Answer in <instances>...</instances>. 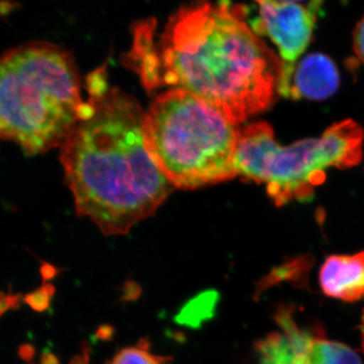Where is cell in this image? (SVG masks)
<instances>
[{"mask_svg":"<svg viewBox=\"0 0 364 364\" xmlns=\"http://www.w3.org/2000/svg\"><path fill=\"white\" fill-rule=\"evenodd\" d=\"M308 364H363L350 347L323 338L322 335L313 342Z\"/></svg>","mask_w":364,"mask_h":364,"instance_id":"cell-12","label":"cell"},{"mask_svg":"<svg viewBox=\"0 0 364 364\" xmlns=\"http://www.w3.org/2000/svg\"><path fill=\"white\" fill-rule=\"evenodd\" d=\"M340 85L338 69L329 57L311 54L299 63H282L277 91L293 100H321L336 92Z\"/></svg>","mask_w":364,"mask_h":364,"instance_id":"cell-7","label":"cell"},{"mask_svg":"<svg viewBox=\"0 0 364 364\" xmlns=\"http://www.w3.org/2000/svg\"><path fill=\"white\" fill-rule=\"evenodd\" d=\"M21 301V294H9L0 291V318L9 310H16L20 308Z\"/></svg>","mask_w":364,"mask_h":364,"instance_id":"cell-16","label":"cell"},{"mask_svg":"<svg viewBox=\"0 0 364 364\" xmlns=\"http://www.w3.org/2000/svg\"><path fill=\"white\" fill-rule=\"evenodd\" d=\"M87 85L90 97L60 161L79 217L105 235H126L156 213L173 186L148 153L145 114L135 98L107 85L104 69Z\"/></svg>","mask_w":364,"mask_h":364,"instance_id":"cell-2","label":"cell"},{"mask_svg":"<svg viewBox=\"0 0 364 364\" xmlns=\"http://www.w3.org/2000/svg\"><path fill=\"white\" fill-rule=\"evenodd\" d=\"M53 294H54V287L49 284V286L43 287L38 291L26 294L23 298V301L33 310L37 311V312H44L49 308Z\"/></svg>","mask_w":364,"mask_h":364,"instance_id":"cell-15","label":"cell"},{"mask_svg":"<svg viewBox=\"0 0 364 364\" xmlns=\"http://www.w3.org/2000/svg\"><path fill=\"white\" fill-rule=\"evenodd\" d=\"M280 145L270 124H249L238 132L234 167L237 176L256 183H267L268 169Z\"/></svg>","mask_w":364,"mask_h":364,"instance_id":"cell-9","label":"cell"},{"mask_svg":"<svg viewBox=\"0 0 364 364\" xmlns=\"http://www.w3.org/2000/svg\"><path fill=\"white\" fill-rule=\"evenodd\" d=\"M354 52L364 64V18L359 21L354 33Z\"/></svg>","mask_w":364,"mask_h":364,"instance_id":"cell-17","label":"cell"},{"mask_svg":"<svg viewBox=\"0 0 364 364\" xmlns=\"http://www.w3.org/2000/svg\"><path fill=\"white\" fill-rule=\"evenodd\" d=\"M11 2H0V16H6V14L11 13Z\"/></svg>","mask_w":364,"mask_h":364,"instance_id":"cell-19","label":"cell"},{"mask_svg":"<svg viewBox=\"0 0 364 364\" xmlns=\"http://www.w3.org/2000/svg\"><path fill=\"white\" fill-rule=\"evenodd\" d=\"M85 102L70 53L48 42H28L0 56V140L26 155L61 147Z\"/></svg>","mask_w":364,"mask_h":364,"instance_id":"cell-3","label":"cell"},{"mask_svg":"<svg viewBox=\"0 0 364 364\" xmlns=\"http://www.w3.org/2000/svg\"><path fill=\"white\" fill-rule=\"evenodd\" d=\"M329 167L318 139L280 146L268 169V196L277 207L293 200L308 202L315 196L316 186L324 182L325 170Z\"/></svg>","mask_w":364,"mask_h":364,"instance_id":"cell-5","label":"cell"},{"mask_svg":"<svg viewBox=\"0 0 364 364\" xmlns=\"http://www.w3.org/2000/svg\"><path fill=\"white\" fill-rule=\"evenodd\" d=\"M20 354L21 358L25 359H28L32 358L33 349L32 347L28 346V345H25V346L21 347L20 349Z\"/></svg>","mask_w":364,"mask_h":364,"instance_id":"cell-18","label":"cell"},{"mask_svg":"<svg viewBox=\"0 0 364 364\" xmlns=\"http://www.w3.org/2000/svg\"><path fill=\"white\" fill-rule=\"evenodd\" d=\"M323 293L353 303L364 296V251L353 255H331L318 274Z\"/></svg>","mask_w":364,"mask_h":364,"instance_id":"cell-10","label":"cell"},{"mask_svg":"<svg viewBox=\"0 0 364 364\" xmlns=\"http://www.w3.org/2000/svg\"><path fill=\"white\" fill-rule=\"evenodd\" d=\"M143 131L148 153L173 188L196 189L237 176L239 130L191 93L170 90L155 98Z\"/></svg>","mask_w":364,"mask_h":364,"instance_id":"cell-4","label":"cell"},{"mask_svg":"<svg viewBox=\"0 0 364 364\" xmlns=\"http://www.w3.org/2000/svg\"><path fill=\"white\" fill-rule=\"evenodd\" d=\"M360 334L361 348H363V351L364 352V310L363 311V316H361Z\"/></svg>","mask_w":364,"mask_h":364,"instance_id":"cell-20","label":"cell"},{"mask_svg":"<svg viewBox=\"0 0 364 364\" xmlns=\"http://www.w3.org/2000/svg\"><path fill=\"white\" fill-rule=\"evenodd\" d=\"M130 57L148 90L186 91L235 126L269 109L282 70V60L246 23L245 9L227 2L182 7L157 36L149 23H140Z\"/></svg>","mask_w":364,"mask_h":364,"instance_id":"cell-1","label":"cell"},{"mask_svg":"<svg viewBox=\"0 0 364 364\" xmlns=\"http://www.w3.org/2000/svg\"><path fill=\"white\" fill-rule=\"evenodd\" d=\"M253 28L264 33L279 49L282 63L294 64L312 39L322 2L259 1Z\"/></svg>","mask_w":364,"mask_h":364,"instance_id":"cell-6","label":"cell"},{"mask_svg":"<svg viewBox=\"0 0 364 364\" xmlns=\"http://www.w3.org/2000/svg\"><path fill=\"white\" fill-rule=\"evenodd\" d=\"M170 358L151 351L150 342L142 339L134 346L121 349L105 364H169Z\"/></svg>","mask_w":364,"mask_h":364,"instance_id":"cell-14","label":"cell"},{"mask_svg":"<svg viewBox=\"0 0 364 364\" xmlns=\"http://www.w3.org/2000/svg\"><path fill=\"white\" fill-rule=\"evenodd\" d=\"M275 321L279 331L270 333L256 343L260 364H308L313 342L321 333L301 329L291 308H279Z\"/></svg>","mask_w":364,"mask_h":364,"instance_id":"cell-8","label":"cell"},{"mask_svg":"<svg viewBox=\"0 0 364 364\" xmlns=\"http://www.w3.org/2000/svg\"><path fill=\"white\" fill-rule=\"evenodd\" d=\"M313 259L309 256L293 258V259L282 263L272 270L269 274L260 282L257 289V294L262 293L265 289L279 284L282 282H289L298 284L299 287L306 284L309 270L312 267Z\"/></svg>","mask_w":364,"mask_h":364,"instance_id":"cell-13","label":"cell"},{"mask_svg":"<svg viewBox=\"0 0 364 364\" xmlns=\"http://www.w3.org/2000/svg\"><path fill=\"white\" fill-rule=\"evenodd\" d=\"M363 129L351 119L332 124L320 138L321 146L331 167L355 166L363 159Z\"/></svg>","mask_w":364,"mask_h":364,"instance_id":"cell-11","label":"cell"}]
</instances>
